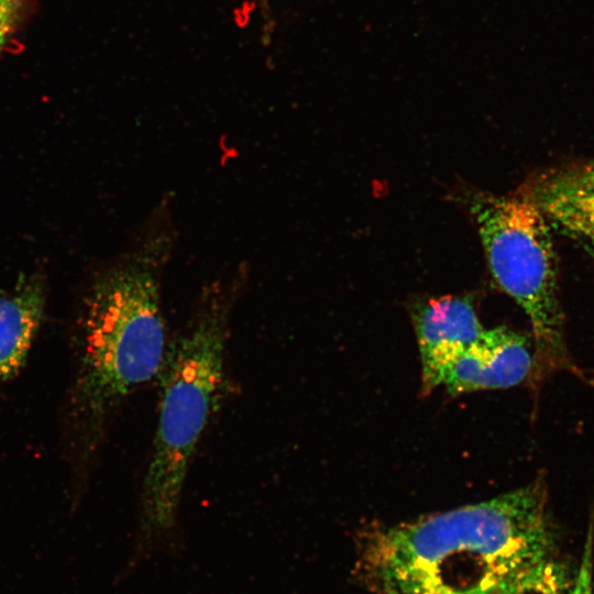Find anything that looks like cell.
Here are the masks:
<instances>
[{"instance_id":"1","label":"cell","mask_w":594,"mask_h":594,"mask_svg":"<svg viewBox=\"0 0 594 594\" xmlns=\"http://www.w3.org/2000/svg\"><path fill=\"white\" fill-rule=\"evenodd\" d=\"M542 477L491 499L377 526L356 563L377 594H499L558 569Z\"/></svg>"},{"instance_id":"2","label":"cell","mask_w":594,"mask_h":594,"mask_svg":"<svg viewBox=\"0 0 594 594\" xmlns=\"http://www.w3.org/2000/svg\"><path fill=\"white\" fill-rule=\"evenodd\" d=\"M167 202L97 276L85 300L74 407L89 441L125 397L158 376L166 355L162 278L176 239Z\"/></svg>"},{"instance_id":"3","label":"cell","mask_w":594,"mask_h":594,"mask_svg":"<svg viewBox=\"0 0 594 594\" xmlns=\"http://www.w3.org/2000/svg\"><path fill=\"white\" fill-rule=\"evenodd\" d=\"M243 266L200 293L158 373V420L141 491V549L169 540L191 460L223 396L233 307L245 282Z\"/></svg>"},{"instance_id":"4","label":"cell","mask_w":594,"mask_h":594,"mask_svg":"<svg viewBox=\"0 0 594 594\" xmlns=\"http://www.w3.org/2000/svg\"><path fill=\"white\" fill-rule=\"evenodd\" d=\"M491 273L526 314L532 332L537 381L557 372L582 377L569 350L559 298L557 260L548 220L520 191L466 195Z\"/></svg>"},{"instance_id":"5","label":"cell","mask_w":594,"mask_h":594,"mask_svg":"<svg viewBox=\"0 0 594 594\" xmlns=\"http://www.w3.org/2000/svg\"><path fill=\"white\" fill-rule=\"evenodd\" d=\"M532 339L507 327L485 329L441 371L438 386L452 395L517 386L532 375Z\"/></svg>"},{"instance_id":"6","label":"cell","mask_w":594,"mask_h":594,"mask_svg":"<svg viewBox=\"0 0 594 594\" xmlns=\"http://www.w3.org/2000/svg\"><path fill=\"white\" fill-rule=\"evenodd\" d=\"M518 191L541 210L551 227L594 260V160L547 169Z\"/></svg>"},{"instance_id":"7","label":"cell","mask_w":594,"mask_h":594,"mask_svg":"<svg viewBox=\"0 0 594 594\" xmlns=\"http://www.w3.org/2000/svg\"><path fill=\"white\" fill-rule=\"evenodd\" d=\"M411 319L421 363L422 389L438 386V378L449 361L475 342L485 331L472 299L444 296L416 302Z\"/></svg>"},{"instance_id":"8","label":"cell","mask_w":594,"mask_h":594,"mask_svg":"<svg viewBox=\"0 0 594 594\" xmlns=\"http://www.w3.org/2000/svg\"><path fill=\"white\" fill-rule=\"evenodd\" d=\"M43 283L33 277L0 296V384L25 362L44 311Z\"/></svg>"},{"instance_id":"9","label":"cell","mask_w":594,"mask_h":594,"mask_svg":"<svg viewBox=\"0 0 594 594\" xmlns=\"http://www.w3.org/2000/svg\"><path fill=\"white\" fill-rule=\"evenodd\" d=\"M586 561V565H587ZM583 565L578 575L563 590L551 592L542 587L528 585H512L503 590L499 594H591V571Z\"/></svg>"},{"instance_id":"10","label":"cell","mask_w":594,"mask_h":594,"mask_svg":"<svg viewBox=\"0 0 594 594\" xmlns=\"http://www.w3.org/2000/svg\"><path fill=\"white\" fill-rule=\"evenodd\" d=\"M21 9V0H0V53L10 38Z\"/></svg>"},{"instance_id":"11","label":"cell","mask_w":594,"mask_h":594,"mask_svg":"<svg viewBox=\"0 0 594 594\" xmlns=\"http://www.w3.org/2000/svg\"><path fill=\"white\" fill-rule=\"evenodd\" d=\"M255 2V9L260 10L262 14H267L270 11L268 1L270 0H251Z\"/></svg>"}]
</instances>
